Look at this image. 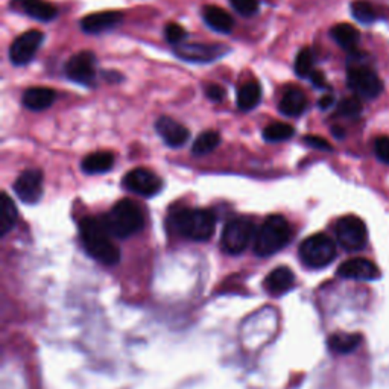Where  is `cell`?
Instances as JSON below:
<instances>
[{"label": "cell", "mask_w": 389, "mask_h": 389, "mask_svg": "<svg viewBox=\"0 0 389 389\" xmlns=\"http://www.w3.org/2000/svg\"><path fill=\"white\" fill-rule=\"evenodd\" d=\"M79 236L87 253L105 266L118 265L120 260L119 248L111 242L104 221L96 217H84L79 222Z\"/></svg>", "instance_id": "obj_1"}, {"label": "cell", "mask_w": 389, "mask_h": 389, "mask_svg": "<svg viewBox=\"0 0 389 389\" xmlns=\"http://www.w3.org/2000/svg\"><path fill=\"white\" fill-rule=\"evenodd\" d=\"M170 227L182 237L205 242L214 234L216 217L207 209H181L170 216Z\"/></svg>", "instance_id": "obj_2"}, {"label": "cell", "mask_w": 389, "mask_h": 389, "mask_svg": "<svg viewBox=\"0 0 389 389\" xmlns=\"http://www.w3.org/2000/svg\"><path fill=\"white\" fill-rule=\"evenodd\" d=\"M111 236L128 239L139 233L145 225V217L139 205L125 198L113 205V209L102 217Z\"/></svg>", "instance_id": "obj_3"}, {"label": "cell", "mask_w": 389, "mask_h": 389, "mask_svg": "<svg viewBox=\"0 0 389 389\" xmlns=\"http://www.w3.org/2000/svg\"><path fill=\"white\" fill-rule=\"evenodd\" d=\"M291 225L281 214H271L261 224L254 239V253L259 257H269L289 244Z\"/></svg>", "instance_id": "obj_4"}, {"label": "cell", "mask_w": 389, "mask_h": 389, "mask_svg": "<svg viewBox=\"0 0 389 389\" xmlns=\"http://www.w3.org/2000/svg\"><path fill=\"white\" fill-rule=\"evenodd\" d=\"M336 257V245L327 234L318 233L307 237L300 245V259L308 268L321 269Z\"/></svg>", "instance_id": "obj_5"}, {"label": "cell", "mask_w": 389, "mask_h": 389, "mask_svg": "<svg viewBox=\"0 0 389 389\" xmlns=\"http://www.w3.org/2000/svg\"><path fill=\"white\" fill-rule=\"evenodd\" d=\"M256 225L248 217H236L230 221L222 232L221 245L227 254H240L248 248L251 240L256 239Z\"/></svg>", "instance_id": "obj_6"}, {"label": "cell", "mask_w": 389, "mask_h": 389, "mask_svg": "<svg viewBox=\"0 0 389 389\" xmlns=\"http://www.w3.org/2000/svg\"><path fill=\"white\" fill-rule=\"evenodd\" d=\"M336 239L339 245L346 251H361L368 240V232L363 221L358 216H344L341 217L335 228Z\"/></svg>", "instance_id": "obj_7"}, {"label": "cell", "mask_w": 389, "mask_h": 389, "mask_svg": "<svg viewBox=\"0 0 389 389\" xmlns=\"http://www.w3.org/2000/svg\"><path fill=\"white\" fill-rule=\"evenodd\" d=\"M347 81H348V87L354 91V93L367 99L377 98L383 90L380 78L377 76V73L373 71V68L365 67V66L350 67Z\"/></svg>", "instance_id": "obj_8"}, {"label": "cell", "mask_w": 389, "mask_h": 389, "mask_svg": "<svg viewBox=\"0 0 389 389\" xmlns=\"http://www.w3.org/2000/svg\"><path fill=\"white\" fill-rule=\"evenodd\" d=\"M43 40H44V36L37 29H31L25 33H21V36L17 37L9 48L11 63H13L14 66L28 64L33 56H36Z\"/></svg>", "instance_id": "obj_9"}, {"label": "cell", "mask_w": 389, "mask_h": 389, "mask_svg": "<svg viewBox=\"0 0 389 389\" xmlns=\"http://www.w3.org/2000/svg\"><path fill=\"white\" fill-rule=\"evenodd\" d=\"M123 186L130 192H134L140 197L151 198L157 194L163 187V181L158 175H155L152 170H147L143 167L134 169L128 172L123 178Z\"/></svg>", "instance_id": "obj_10"}, {"label": "cell", "mask_w": 389, "mask_h": 389, "mask_svg": "<svg viewBox=\"0 0 389 389\" xmlns=\"http://www.w3.org/2000/svg\"><path fill=\"white\" fill-rule=\"evenodd\" d=\"M96 60L91 52H79L66 64V75L73 83L81 85H93L96 78Z\"/></svg>", "instance_id": "obj_11"}, {"label": "cell", "mask_w": 389, "mask_h": 389, "mask_svg": "<svg viewBox=\"0 0 389 389\" xmlns=\"http://www.w3.org/2000/svg\"><path fill=\"white\" fill-rule=\"evenodd\" d=\"M175 55L190 63H212L222 56L228 49L219 44L202 43H180L175 46Z\"/></svg>", "instance_id": "obj_12"}, {"label": "cell", "mask_w": 389, "mask_h": 389, "mask_svg": "<svg viewBox=\"0 0 389 389\" xmlns=\"http://www.w3.org/2000/svg\"><path fill=\"white\" fill-rule=\"evenodd\" d=\"M14 192L20 201L36 204L43 197V172L38 169H31L23 172L14 182Z\"/></svg>", "instance_id": "obj_13"}, {"label": "cell", "mask_w": 389, "mask_h": 389, "mask_svg": "<svg viewBox=\"0 0 389 389\" xmlns=\"http://www.w3.org/2000/svg\"><path fill=\"white\" fill-rule=\"evenodd\" d=\"M338 274L344 279L371 281L380 277V271L373 261L367 259H350L342 263L338 269Z\"/></svg>", "instance_id": "obj_14"}, {"label": "cell", "mask_w": 389, "mask_h": 389, "mask_svg": "<svg viewBox=\"0 0 389 389\" xmlns=\"http://www.w3.org/2000/svg\"><path fill=\"white\" fill-rule=\"evenodd\" d=\"M155 128L158 135L162 137L163 142L170 147H180L182 145H186L190 137L187 128H185L181 123L167 116L160 118L155 123Z\"/></svg>", "instance_id": "obj_15"}, {"label": "cell", "mask_w": 389, "mask_h": 389, "mask_svg": "<svg viewBox=\"0 0 389 389\" xmlns=\"http://www.w3.org/2000/svg\"><path fill=\"white\" fill-rule=\"evenodd\" d=\"M11 6L19 9L23 14L41 21L53 20L56 14H58L56 8L49 2H44V0H13Z\"/></svg>", "instance_id": "obj_16"}, {"label": "cell", "mask_w": 389, "mask_h": 389, "mask_svg": "<svg viewBox=\"0 0 389 389\" xmlns=\"http://www.w3.org/2000/svg\"><path fill=\"white\" fill-rule=\"evenodd\" d=\"M122 14L119 11H102V13H95L85 16L81 20L83 31L88 33H98L104 32L107 29H111L122 21Z\"/></svg>", "instance_id": "obj_17"}, {"label": "cell", "mask_w": 389, "mask_h": 389, "mask_svg": "<svg viewBox=\"0 0 389 389\" xmlns=\"http://www.w3.org/2000/svg\"><path fill=\"white\" fill-rule=\"evenodd\" d=\"M56 99V93L48 87H32L23 95V105L32 111H43L49 108Z\"/></svg>", "instance_id": "obj_18"}, {"label": "cell", "mask_w": 389, "mask_h": 389, "mask_svg": "<svg viewBox=\"0 0 389 389\" xmlns=\"http://www.w3.org/2000/svg\"><path fill=\"white\" fill-rule=\"evenodd\" d=\"M265 284L272 295H281L294 288L295 276L288 266H279L269 272Z\"/></svg>", "instance_id": "obj_19"}, {"label": "cell", "mask_w": 389, "mask_h": 389, "mask_svg": "<svg viewBox=\"0 0 389 389\" xmlns=\"http://www.w3.org/2000/svg\"><path fill=\"white\" fill-rule=\"evenodd\" d=\"M202 17H204V21L216 32L228 33L234 28V19L228 14L225 9L219 6H214V5L205 6L202 9Z\"/></svg>", "instance_id": "obj_20"}, {"label": "cell", "mask_w": 389, "mask_h": 389, "mask_svg": "<svg viewBox=\"0 0 389 389\" xmlns=\"http://www.w3.org/2000/svg\"><path fill=\"white\" fill-rule=\"evenodd\" d=\"M280 113L288 118H299L307 108V98L300 88H291L280 100Z\"/></svg>", "instance_id": "obj_21"}, {"label": "cell", "mask_w": 389, "mask_h": 389, "mask_svg": "<svg viewBox=\"0 0 389 389\" xmlns=\"http://www.w3.org/2000/svg\"><path fill=\"white\" fill-rule=\"evenodd\" d=\"M330 33L341 48H344L347 51L356 49V46L361 40L359 31L353 25H348V23H339V25L331 28Z\"/></svg>", "instance_id": "obj_22"}, {"label": "cell", "mask_w": 389, "mask_h": 389, "mask_svg": "<svg viewBox=\"0 0 389 389\" xmlns=\"http://www.w3.org/2000/svg\"><path fill=\"white\" fill-rule=\"evenodd\" d=\"M114 166V155L111 152H95L84 158L83 170L90 175L105 174Z\"/></svg>", "instance_id": "obj_23"}, {"label": "cell", "mask_w": 389, "mask_h": 389, "mask_svg": "<svg viewBox=\"0 0 389 389\" xmlns=\"http://www.w3.org/2000/svg\"><path fill=\"white\" fill-rule=\"evenodd\" d=\"M261 87L256 81L245 83L237 91V105L240 110L249 111L260 104Z\"/></svg>", "instance_id": "obj_24"}, {"label": "cell", "mask_w": 389, "mask_h": 389, "mask_svg": "<svg viewBox=\"0 0 389 389\" xmlns=\"http://www.w3.org/2000/svg\"><path fill=\"white\" fill-rule=\"evenodd\" d=\"M19 217V212L14 201L8 197V193H2L0 201V234L5 236L13 230Z\"/></svg>", "instance_id": "obj_25"}, {"label": "cell", "mask_w": 389, "mask_h": 389, "mask_svg": "<svg viewBox=\"0 0 389 389\" xmlns=\"http://www.w3.org/2000/svg\"><path fill=\"white\" fill-rule=\"evenodd\" d=\"M361 335L356 333H335L328 338V348L338 354H348L361 344Z\"/></svg>", "instance_id": "obj_26"}, {"label": "cell", "mask_w": 389, "mask_h": 389, "mask_svg": "<svg viewBox=\"0 0 389 389\" xmlns=\"http://www.w3.org/2000/svg\"><path fill=\"white\" fill-rule=\"evenodd\" d=\"M221 143V137L214 131H205L199 134L192 146V152L194 155H205L214 151Z\"/></svg>", "instance_id": "obj_27"}, {"label": "cell", "mask_w": 389, "mask_h": 389, "mask_svg": "<svg viewBox=\"0 0 389 389\" xmlns=\"http://www.w3.org/2000/svg\"><path fill=\"white\" fill-rule=\"evenodd\" d=\"M295 134V130L288 123H281V122H274L263 130V139L266 142H283L288 140Z\"/></svg>", "instance_id": "obj_28"}, {"label": "cell", "mask_w": 389, "mask_h": 389, "mask_svg": "<svg viewBox=\"0 0 389 389\" xmlns=\"http://www.w3.org/2000/svg\"><path fill=\"white\" fill-rule=\"evenodd\" d=\"M351 14L358 21L365 23V25H370V23H373L377 19L375 8L368 2V0H356V2H353Z\"/></svg>", "instance_id": "obj_29"}, {"label": "cell", "mask_w": 389, "mask_h": 389, "mask_svg": "<svg viewBox=\"0 0 389 389\" xmlns=\"http://www.w3.org/2000/svg\"><path fill=\"white\" fill-rule=\"evenodd\" d=\"M313 72V53L311 49L304 48L300 51V53L296 55L295 58V73L300 78L311 76Z\"/></svg>", "instance_id": "obj_30"}, {"label": "cell", "mask_w": 389, "mask_h": 389, "mask_svg": "<svg viewBox=\"0 0 389 389\" xmlns=\"http://www.w3.org/2000/svg\"><path fill=\"white\" fill-rule=\"evenodd\" d=\"M362 111V102L356 96H350L342 99L338 105V113L347 118H356Z\"/></svg>", "instance_id": "obj_31"}, {"label": "cell", "mask_w": 389, "mask_h": 389, "mask_svg": "<svg viewBox=\"0 0 389 389\" xmlns=\"http://www.w3.org/2000/svg\"><path fill=\"white\" fill-rule=\"evenodd\" d=\"M230 2L237 13L245 17L254 16L259 11V0H230Z\"/></svg>", "instance_id": "obj_32"}, {"label": "cell", "mask_w": 389, "mask_h": 389, "mask_svg": "<svg viewBox=\"0 0 389 389\" xmlns=\"http://www.w3.org/2000/svg\"><path fill=\"white\" fill-rule=\"evenodd\" d=\"M165 36H166V40L169 43L172 44H180L182 40L186 38V31L182 29L178 23H169V25H166V29H165Z\"/></svg>", "instance_id": "obj_33"}, {"label": "cell", "mask_w": 389, "mask_h": 389, "mask_svg": "<svg viewBox=\"0 0 389 389\" xmlns=\"http://www.w3.org/2000/svg\"><path fill=\"white\" fill-rule=\"evenodd\" d=\"M374 151L380 162L389 165V137H379L374 143Z\"/></svg>", "instance_id": "obj_34"}, {"label": "cell", "mask_w": 389, "mask_h": 389, "mask_svg": "<svg viewBox=\"0 0 389 389\" xmlns=\"http://www.w3.org/2000/svg\"><path fill=\"white\" fill-rule=\"evenodd\" d=\"M303 140H304L306 145H308L311 147H315V150H319V151H331V150H333V146L328 143V140L323 139V137H319V135H306Z\"/></svg>", "instance_id": "obj_35"}, {"label": "cell", "mask_w": 389, "mask_h": 389, "mask_svg": "<svg viewBox=\"0 0 389 389\" xmlns=\"http://www.w3.org/2000/svg\"><path fill=\"white\" fill-rule=\"evenodd\" d=\"M205 95H207V98L213 102H221L225 99V90L221 87V85H217V84H210L205 87Z\"/></svg>", "instance_id": "obj_36"}, {"label": "cell", "mask_w": 389, "mask_h": 389, "mask_svg": "<svg viewBox=\"0 0 389 389\" xmlns=\"http://www.w3.org/2000/svg\"><path fill=\"white\" fill-rule=\"evenodd\" d=\"M311 81H312V84L315 85V87H318V88H323V87H326L327 84H326V76H324V73H321V72H312V75H311Z\"/></svg>", "instance_id": "obj_37"}, {"label": "cell", "mask_w": 389, "mask_h": 389, "mask_svg": "<svg viewBox=\"0 0 389 389\" xmlns=\"http://www.w3.org/2000/svg\"><path fill=\"white\" fill-rule=\"evenodd\" d=\"M333 104H335V99H333V96H331V95H326V96H323L321 99H319V102H318L319 108H323V110L330 108V107L333 105Z\"/></svg>", "instance_id": "obj_38"}]
</instances>
